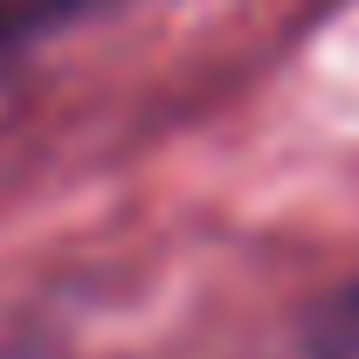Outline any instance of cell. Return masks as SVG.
<instances>
[{"instance_id": "6da1fadb", "label": "cell", "mask_w": 359, "mask_h": 359, "mask_svg": "<svg viewBox=\"0 0 359 359\" xmlns=\"http://www.w3.org/2000/svg\"><path fill=\"white\" fill-rule=\"evenodd\" d=\"M21 21H28L21 7H0V48H7V42H14V35H21Z\"/></svg>"}]
</instances>
